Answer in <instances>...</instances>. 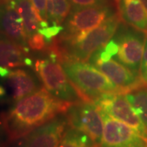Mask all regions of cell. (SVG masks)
<instances>
[{
  "instance_id": "26",
  "label": "cell",
  "mask_w": 147,
  "mask_h": 147,
  "mask_svg": "<svg viewBox=\"0 0 147 147\" xmlns=\"http://www.w3.org/2000/svg\"><path fill=\"white\" fill-rule=\"evenodd\" d=\"M10 72L11 71L9 70V69L0 66V77L1 78H7Z\"/></svg>"
},
{
  "instance_id": "3",
  "label": "cell",
  "mask_w": 147,
  "mask_h": 147,
  "mask_svg": "<svg viewBox=\"0 0 147 147\" xmlns=\"http://www.w3.org/2000/svg\"><path fill=\"white\" fill-rule=\"evenodd\" d=\"M61 64L70 82L88 101L93 102L105 95L123 92L91 64L65 57L61 58Z\"/></svg>"
},
{
  "instance_id": "27",
  "label": "cell",
  "mask_w": 147,
  "mask_h": 147,
  "mask_svg": "<svg viewBox=\"0 0 147 147\" xmlns=\"http://www.w3.org/2000/svg\"><path fill=\"white\" fill-rule=\"evenodd\" d=\"M5 94H6L5 88H4L3 86H1V85H0V97L3 96Z\"/></svg>"
},
{
  "instance_id": "21",
  "label": "cell",
  "mask_w": 147,
  "mask_h": 147,
  "mask_svg": "<svg viewBox=\"0 0 147 147\" xmlns=\"http://www.w3.org/2000/svg\"><path fill=\"white\" fill-rule=\"evenodd\" d=\"M28 47L35 51H41L47 46V42L40 33H37L27 39Z\"/></svg>"
},
{
  "instance_id": "20",
  "label": "cell",
  "mask_w": 147,
  "mask_h": 147,
  "mask_svg": "<svg viewBox=\"0 0 147 147\" xmlns=\"http://www.w3.org/2000/svg\"><path fill=\"white\" fill-rule=\"evenodd\" d=\"M72 9L110 4V0H68Z\"/></svg>"
},
{
  "instance_id": "15",
  "label": "cell",
  "mask_w": 147,
  "mask_h": 147,
  "mask_svg": "<svg viewBox=\"0 0 147 147\" xmlns=\"http://www.w3.org/2000/svg\"><path fill=\"white\" fill-rule=\"evenodd\" d=\"M6 79L15 101L34 92L38 88L35 78L26 69H17L11 71Z\"/></svg>"
},
{
  "instance_id": "9",
  "label": "cell",
  "mask_w": 147,
  "mask_h": 147,
  "mask_svg": "<svg viewBox=\"0 0 147 147\" xmlns=\"http://www.w3.org/2000/svg\"><path fill=\"white\" fill-rule=\"evenodd\" d=\"M100 112L104 123L100 147H146L147 142L133 128L101 110Z\"/></svg>"
},
{
  "instance_id": "29",
  "label": "cell",
  "mask_w": 147,
  "mask_h": 147,
  "mask_svg": "<svg viewBox=\"0 0 147 147\" xmlns=\"http://www.w3.org/2000/svg\"><path fill=\"white\" fill-rule=\"evenodd\" d=\"M115 1L116 3H119V1H120V0H115Z\"/></svg>"
},
{
  "instance_id": "19",
  "label": "cell",
  "mask_w": 147,
  "mask_h": 147,
  "mask_svg": "<svg viewBox=\"0 0 147 147\" xmlns=\"http://www.w3.org/2000/svg\"><path fill=\"white\" fill-rule=\"evenodd\" d=\"M57 147H96L92 141L83 131L75 128L65 131Z\"/></svg>"
},
{
  "instance_id": "18",
  "label": "cell",
  "mask_w": 147,
  "mask_h": 147,
  "mask_svg": "<svg viewBox=\"0 0 147 147\" xmlns=\"http://www.w3.org/2000/svg\"><path fill=\"white\" fill-rule=\"evenodd\" d=\"M68 0H47V22L51 26H61L70 11Z\"/></svg>"
},
{
  "instance_id": "10",
  "label": "cell",
  "mask_w": 147,
  "mask_h": 147,
  "mask_svg": "<svg viewBox=\"0 0 147 147\" xmlns=\"http://www.w3.org/2000/svg\"><path fill=\"white\" fill-rule=\"evenodd\" d=\"M67 123L66 117H55L26 135L18 147H57Z\"/></svg>"
},
{
  "instance_id": "8",
  "label": "cell",
  "mask_w": 147,
  "mask_h": 147,
  "mask_svg": "<svg viewBox=\"0 0 147 147\" xmlns=\"http://www.w3.org/2000/svg\"><path fill=\"white\" fill-rule=\"evenodd\" d=\"M93 103L100 110L131 127L147 142V127L121 92L105 95Z\"/></svg>"
},
{
  "instance_id": "23",
  "label": "cell",
  "mask_w": 147,
  "mask_h": 147,
  "mask_svg": "<svg viewBox=\"0 0 147 147\" xmlns=\"http://www.w3.org/2000/svg\"><path fill=\"white\" fill-rule=\"evenodd\" d=\"M33 5L37 11L38 16L42 21H47V0H30Z\"/></svg>"
},
{
  "instance_id": "2",
  "label": "cell",
  "mask_w": 147,
  "mask_h": 147,
  "mask_svg": "<svg viewBox=\"0 0 147 147\" xmlns=\"http://www.w3.org/2000/svg\"><path fill=\"white\" fill-rule=\"evenodd\" d=\"M120 22V16L116 14L92 30L69 38H58L55 50L61 57L85 62L110 42Z\"/></svg>"
},
{
  "instance_id": "7",
  "label": "cell",
  "mask_w": 147,
  "mask_h": 147,
  "mask_svg": "<svg viewBox=\"0 0 147 147\" xmlns=\"http://www.w3.org/2000/svg\"><path fill=\"white\" fill-rule=\"evenodd\" d=\"M65 115L71 127L83 131L92 141L96 146H100L104 123L100 110L93 102L72 103L66 110Z\"/></svg>"
},
{
  "instance_id": "4",
  "label": "cell",
  "mask_w": 147,
  "mask_h": 147,
  "mask_svg": "<svg viewBox=\"0 0 147 147\" xmlns=\"http://www.w3.org/2000/svg\"><path fill=\"white\" fill-rule=\"evenodd\" d=\"M58 57L54 49L48 57L38 59L34 64L35 71L45 88L58 99L69 103L88 101L70 82L61 62L57 61Z\"/></svg>"
},
{
  "instance_id": "11",
  "label": "cell",
  "mask_w": 147,
  "mask_h": 147,
  "mask_svg": "<svg viewBox=\"0 0 147 147\" xmlns=\"http://www.w3.org/2000/svg\"><path fill=\"white\" fill-rule=\"evenodd\" d=\"M88 61L91 65L98 68L124 92L142 86V84H144L142 79L138 78V75L112 58L103 61L92 56Z\"/></svg>"
},
{
  "instance_id": "13",
  "label": "cell",
  "mask_w": 147,
  "mask_h": 147,
  "mask_svg": "<svg viewBox=\"0 0 147 147\" xmlns=\"http://www.w3.org/2000/svg\"><path fill=\"white\" fill-rule=\"evenodd\" d=\"M27 52L28 49L0 34V66L7 69L22 65L31 66L33 61L26 57Z\"/></svg>"
},
{
  "instance_id": "6",
  "label": "cell",
  "mask_w": 147,
  "mask_h": 147,
  "mask_svg": "<svg viewBox=\"0 0 147 147\" xmlns=\"http://www.w3.org/2000/svg\"><path fill=\"white\" fill-rule=\"evenodd\" d=\"M116 14L111 3L77 9L71 8L64 21L63 30L58 38H69L92 30Z\"/></svg>"
},
{
  "instance_id": "17",
  "label": "cell",
  "mask_w": 147,
  "mask_h": 147,
  "mask_svg": "<svg viewBox=\"0 0 147 147\" xmlns=\"http://www.w3.org/2000/svg\"><path fill=\"white\" fill-rule=\"evenodd\" d=\"M127 100L147 127V87L140 86L124 92Z\"/></svg>"
},
{
  "instance_id": "25",
  "label": "cell",
  "mask_w": 147,
  "mask_h": 147,
  "mask_svg": "<svg viewBox=\"0 0 147 147\" xmlns=\"http://www.w3.org/2000/svg\"><path fill=\"white\" fill-rule=\"evenodd\" d=\"M105 50L107 52V53L110 54L112 57H115L118 53V51H119V47H118V44L115 42V40L113 38H111L110 40V42H108L105 47Z\"/></svg>"
},
{
  "instance_id": "1",
  "label": "cell",
  "mask_w": 147,
  "mask_h": 147,
  "mask_svg": "<svg viewBox=\"0 0 147 147\" xmlns=\"http://www.w3.org/2000/svg\"><path fill=\"white\" fill-rule=\"evenodd\" d=\"M72 103L60 100L46 88L38 89L14 105L4 117V126L11 139L25 137L38 127L65 113Z\"/></svg>"
},
{
  "instance_id": "12",
  "label": "cell",
  "mask_w": 147,
  "mask_h": 147,
  "mask_svg": "<svg viewBox=\"0 0 147 147\" xmlns=\"http://www.w3.org/2000/svg\"><path fill=\"white\" fill-rule=\"evenodd\" d=\"M0 33L21 47L29 48L23 21L14 0L0 3Z\"/></svg>"
},
{
  "instance_id": "14",
  "label": "cell",
  "mask_w": 147,
  "mask_h": 147,
  "mask_svg": "<svg viewBox=\"0 0 147 147\" xmlns=\"http://www.w3.org/2000/svg\"><path fill=\"white\" fill-rule=\"evenodd\" d=\"M119 12L124 23L147 35V12L141 0H120Z\"/></svg>"
},
{
  "instance_id": "16",
  "label": "cell",
  "mask_w": 147,
  "mask_h": 147,
  "mask_svg": "<svg viewBox=\"0 0 147 147\" xmlns=\"http://www.w3.org/2000/svg\"><path fill=\"white\" fill-rule=\"evenodd\" d=\"M21 14L27 39L38 33L42 21L30 0H14Z\"/></svg>"
},
{
  "instance_id": "22",
  "label": "cell",
  "mask_w": 147,
  "mask_h": 147,
  "mask_svg": "<svg viewBox=\"0 0 147 147\" xmlns=\"http://www.w3.org/2000/svg\"><path fill=\"white\" fill-rule=\"evenodd\" d=\"M62 30H63L62 26H47V28L39 30L38 33H40L44 37L46 42L50 43V42H53V38L59 35L62 32Z\"/></svg>"
},
{
  "instance_id": "24",
  "label": "cell",
  "mask_w": 147,
  "mask_h": 147,
  "mask_svg": "<svg viewBox=\"0 0 147 147\" xmlns=\"http://www.w3.org/2000/svg\"><path fill=\"white\" fill-rule=\"evenodd\" d=\"M140 77L142 82L145 84H147V35L145 42L144 53H143L142 65L140 69Z\"/></svg>"
},
{
  "instance_id": "5",
  "label": "cell",
  "mask_w": 147,
  "mask_h": 147,
  "mask_svg": "<svg viewBox=\"0 0 147 147\" xmlns=\"http://www.w3.org/2000/svg\"><path fill=\"white\" fill-rule=\"evenodd\" d=\"M146 34L121 21L113 39L118 44L117 61L137 75L140 74Z\"/></svg>"
},
{
  "instance_id": "30",
  "label": "cell",
  "mask_w": 147,
  "mask_h": 147,
  "mask_svg": "<svg viewBox=\"0 0 147 147\" xmlns=\"http://www.w3.org/2000/svg\"><path fill=\"white\" fill-rule=\"evenodd\" d=\"M146 147H147V146H146Z\"/></svg>"
},
{
  "instance_id": "28",
  "label": "cell",
  "mask_w": 147,
  "mask_h": 147,
  "mask_svg": "<svg viewBox=\"0 0 147 147\" xmlns=\"http://www.w3.org/2000/svg\"><path fill=\"white\" fill-rule=\"evenodd\" d=\"M141 2L142 3V4H143V6H144V7H145V9H146L147 12V0H141Z\"/></svg>"
}]
</instances>
